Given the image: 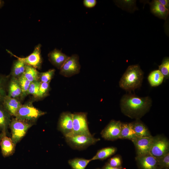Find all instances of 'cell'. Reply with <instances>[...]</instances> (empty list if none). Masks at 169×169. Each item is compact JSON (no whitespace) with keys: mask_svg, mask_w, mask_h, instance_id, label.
Here are the masks:
<instances>
[{"mask_svg":"<svg viewBox=\"0 0 169 169\" xmlns=\"http://www.w3.org/2000/svg\"><path fill=\"white\" fill-rule=\"evenodd\" d=\"M117 149L114 147H108L98 150L96 154L90 159L91 161L96 160H104L114 154Z\"/></svg>","mask_w":169,"mask_h":169,"instance_id":"cell-23","label":"cell"},{"mask_svg":"<svg viewBox=\"0 0 169 169\" xmlns=\"http://www.w3.org/2000/svg\"><path fill=\"white\" fill-rule=\"evenodd\" d=\"M96 0H84L83 2L84 6L89 8L94 7L96 5Z\"/></svg>","mask_w":169,"mask_h":169,"instance_id":"cell-35","label":"cell"},{"mask_svg":"<svg viewBox=\"0 0 169 169\" xmlns=\"http://www.w3.org/2000/svg\"><path fill=\"white\" fill-rule=\"evenodd\" d=\"M41 45L38 44L34 48L32 53L25 57H19L8 51L11 55L19 59L28 65L31 66L35 68H40L42 62V59L41 54Z\"/></svg>","mask_w":169,"mask_h":169,"instance_id":"cell-9","label":"cell"},{"mask_svg":"<svg viewBox=\"0 0 169 169\" xmlns=\"http://www.w3.org/2000/svg\"><path fill=\"white\" fill-rule=\"evenodd\" d=\"M159 169H168L169 168V152L157 159Z\"/></svg>","mask_w":169,"mask_h":169,"instance_id":"cell-33","label":"cell"},{"mask_svg":"<svg viewBox=\"0 0 169 169\" xmlns=\"http://www.w3.org/2000/svg\"><path fill=\"white\" fill-rule=\"evenodd\" d=\"M54 69H52L43 72L39 73V80L41 82L49 83L55 73Z\"/></svg>","mask_w":169,"mask_h":169,"instance_id":"cell-30","label":"cell"},{"mask_svg":"<svg viewBox=\"0 0 169 169\" xmlns=\"http://www.w3.org/2000/svg\"><path fill=\"white\" fill-rule=\"evenodd\" d=\"M39 72L37 69L26 65L25 71L23 74L24 77L31 82L39 80Z\"/></svg>","mask_w":169,"mask_h":169,"instance_id":"cell-25","label":"cell"},{"mask_svg":"<svg viewBox=\"0 0 169 169\" xmlns=\"http://www.w3.org/2000/svg\"><path fill=\"white\" fill-rule=\"evenodd\" d=\"M46 113L34 107L31 102H28L22 104L15 117L35 124L39 117Z\"/></svg>","mask_w":169,"mask_h":169,"instance_id":"cell-4","label":"cell"},{"mask_svg":"<svg viewBox=\"0 0 169 169\" xmlns=\"http://www.w3.org/2000/svg\"><path fill=\"white\" fill-rule=\"evenodd\" d=\"M158 1L166 8L168 9L169 1L168 0H158Z\"/></svg>","mask_w":169,"mask_h":169,"instance_id":"cell-36","label":"cell"},{"mask_svg":"<svg viewBox=\"0 0 169 169\" xmlns=\"http://www.w3.org/2000/svg\"><path fill=\"white\" fill-rule=\"evenodd\" d=\"M50 89L49 83L41 82L39 89L38 98L41 99L49 95Z\"/></svg>","mask_w":169,"mask_h":169,"instance_id":"cell-32","label":"cell"},{"mask_svg":"<svg viewBox=\"0 0 169 169\" xmlns=\"http://www.w3.org/2000/svg\"><path fill=\"white\" fill-rule=\"evenodd\" d=\"M67 143L72 148L75 149H82L94 145L100 140L93 135H70L65 137Z\"/></svg>","mask_w":169,"mask_h":169,"instance_id":"cell-5","label":"cell"},{"mask_svg":"<svg viewBox=\"0 0 169 169\" xmlns=\"http://www.w3.org/2000/svg\"><path fill=\"white\" fill-rule=\"evenodd\" d=\"M147 80L150 85L153 87L161 85L164 80V77L158 69L151 71L147 77Z\"/></svg>","mask_w":169,"mask_h":169,"instance_id":"cell-24","label":"cell"},{"mask_svg":"<svg viewBox=\"0 0 169 169\" xmlns=\"http://www.w3.org/2000/svg\"><path fill=\"white\" fill-rule=\"evenodd\" d=\"M144 72L138 64L128 67L119 82L120 88L129 92L139 88L141 85Z\"/></svg>","mask_w":169,"mask_h":169,"instance_id":"cell-2","label":"cell"},{"mask_svg":"<svg viewBox=\"0 0 169 169\" xmlns=\"http://www.w3.org/2000/svg\"><path fill=\"white\" fill-rule=\"evenodd\" d=\"M158 70L161 72L164 77V80L168 79L169 77V59L165 58L161 64L159 66Z\"/></svg>","mask_w":169,"mask_h":169,"instance_id":"cell-29","label":"cell"},{"mask_svg":"<svg viewBox=\"0 0 169 169\" xmlns=\"http://www.w3.org/2000/svg\"><path fill=\"white\" fill-rule=\"evenodd\" d=\"M2 104L4 108L11 116L14 117L22 105L20 100L7 95L4 98Z\"/></svg>","mask_w":169,"mask_h":169,"instance_id":"cell-17","label":"cell"},{"mask_svg":"<svg viewBox=\"0 0 169 169\" xmlns=\"http://www.w3.org/2000/svg\"><path fill=\"white\" fill-rule=\"evenodd\" d=\"M151 10L155 16L162 19H166L169 13L168 9L160 3L158 0L152 1L151 3Z\"/></svg>","mask_w":169,"mask_h":169,"instance_id":"cell-19","label":"cell"},{"mask_svg":"<svg viewBox=\"0 0 169 169\" xmlns=\"http://www.w3.org/2000/svg\"><path fill=\"white\" fill-rule=\"evenodd\" d=\"M137 137L132 123H121L120 139H127L132 141Z\"/></svg>","mask_w":169,"mask_h":169,"instance_id":"cell-20","label":"cell"},{"mask_svg":"<svg viewBox=\"0 0 169 169\" xmlns=\"http://www.w3.org/2000/svg\"><path fill=\"white\" fill-rule=\"evenodd\" d=\"M102 169H122L121 167H112L107 163L104 166Z\"/></svg>","mask_w":169,"mask_h":169,"instance_id":"cell-37","label":"cell"},{"mask_svg":"<svg viewBox=\"0 0 169 169\" xmlns=\"http://www.w3.org/2000/svg\"><path fill=\"white\" fill-rule=\"evenodd\" d=\"M11 116L0 103V131L8 133Z\"/></svg>","mask_w":169,"mask_h":169,"instance_id":"cell-18","label":"cell"},{"mask_svg":"<svg viewBox=\"0 0 169 169\" xmlns=\"http://www.w3.org/2000/svg\"><path fill=\"white\" fill-rule=\"evenodd\" d=\"M5 134H7H7L5 132H1V133H0V142L3 136Z\"/></svg>","mask_w":169,"mask_h":169,"instance_id":"cell-38","label":"cell"},{"mask_svg":"<svg viewBox=\"0 0 169 169\" xmlns=\"http://www.w3.org/2000/svg\"><path fill=\"white\" fill-rule=\"evenodd\" d=\"M4 2L3 1L0 0V8H1L4 5Z\"/></svg>","mask_w":169,"mask_h":169,"instance_id":"cell-39","label":"cell"},{"mask_svg":"<svg viewBox=\"0 0 169 169\" xmlns=\"http://www.w3.org/2000/svg\"><path fill=\"white\" fill-rule=\"evenodd\" d=\"M35 124L15 117L11 119L9 125L11 138L16 145L26 135L28 130Z\"/></svg>","mask_w":169,"mask_h":169,"instance_id":"cell-3","label":"cell"},{"mask_svg":"<svg viewBox=\"0 0 169 169\" xmlns=\"http://www.w3.org/2000/svg\"><path fill=\"white\" fill-rule=\"evenodd\" d=\"M23 61L18 59L13 63L10 76L18 79L23 74L26 66Z\"/></svg>","mask_w":169,"mask_h":169,"instance_id":"cell-22","label":"cell"},{"mask_svg":"<svg viewBox=\"0 0 169 169\" xmlns=\"http://www.w3.org/2000/svg\"><path fill=\"white\" fill-rule=\"evenodd\" d=\"M152 137H137L132 141L135 147L136 156H142L149 154Z\"/></svg>","mask_w":169,"mask_h":169,"instance_id":"cell-12","label":"cell"},{"mask_svg":"<svg viewBox=\"0 0 169 169\" xmlns=\"http://www.w3.org/2000/svg\"><path fill=\"white\" fill-rule=\"evenodd\" d=\"M10 78L9 76L0 74V103L7 95V86Z\"/></svg>","mask_w":169,"mask_h":169,"instance_id":"cell-27","label":"cell"},{"mask_svg":"<svg viewBox=\"0 0 169 169\" xmlns=\"http://www.w3.org/2000/svg\"><path fill=\"white\" fill-rule=\"evenodd\" d=\"M152 103V100L149 96L141 97L130 92L122 96L120 106L125 115L137 120L148 111Z\"/></svg>","mask_w":169,"mask_h":169,"instance_id":"cell-1","label":"cell"},{"mask_svg":"<svg viewBox=\"0 0 169 169\" xmlns=\"http://www.w3.org/2000/svg\"><path fill=\"white\" fill-rule=\"evenodd\" d=\"M7 95L19 100L22 99V91L18 79L10 76L8 84Z\"/></svg>","mask_w":169,"mask_h":169,"instance_id":"cell-16","label":"cell"},{"mask_svg":"<svg viewBox=\"0 0 169 169\" xmlns=\"http://www.w3.org/2000/svg\"><path fill=\"white\" fill-rule=\"evenodd\" d=\"M107 164L110 166L115 167H121V160L119 156H114L110 158Z\"/></svg>","mask_w":169,"mask_h":169,"instance_id":"cell-34","label":"cell"},{"mask_svg":"<svg viewBox=\"0 0 169 169\" xmlns=\"http://www.w3.org/2000/svg\"><path fill=\"white\" fill-rule=\"evenodd\" d=\"M40 82L39 80L31 82L28 90V95H31L35 98H38Z\"/></svg>","mask_w":169,"mask_h":169,"instance_id":"cell-31","label":"cell"},{"mask_svg":"<svg viewBox=\"0 0 169 169\" xmlns=\"http://www.w3.org/2000/svg\"><path fill=\"white\" fill-rule=\"evenodd\" d=\"M134 131L137 137H151L152 136L146 125L139 119L132 123Z\"/></svg>","mask_w":169,"mask_h":169,"instance_id":"cell-21","label":"cell"},{"mask_svg":"<svg viewBox=\"0 0 169 169\" xmlns=\"http://www.w3.org/2000/svg\"><path fill=\"white\" fill-rule=\"evenodd\" d=\"M73 113L64 112L60 115L57 125V128L64 136L69 135L73 129Z\"/></svg>","mask_w":169,"mask_h":169,"instance_id":"cell-11","label":"cell"},{"mask_svg":"<svg viewBox=\"0 0 169 169\" xmlns=\"http://www.w3.org/2000/svg\"><path fill=\"white\" fill-rule=\"evenodd\" d=\"M18 80L22 91V99L28 95V90L31 82L25 78L23 75L19 77Z\"/></svg>","mask_w":169,"mask_h":169,"instance_id":"cell-28","label":"cell"},{"mask_svg":"<svg viewBox=\"0 0 169 169\" xmlns=\"http://www.w3.org/2000/svg\"><path fill=\"white\" fill-rule=\"evenodd\" d=\"M169 142L161 136L152 137L149 154L158 159L169 152Z\"/></svg>","mask_w":169,"mask_h":169,"instance_id":"cell-7","label":"cell"},{"mask_svg":"<svg viewBox=\"0 0 169 169\" xmlns=\"http://www.w3.org/2000/svg\"><path fill=\"white\" fill-rule=\"evenodd\" d=\"M87 115V113L84 112H74L73 113L72 131L68 136L76 135H92L89 129Z\"/></svg>","mask_w":169,"mask_h":169,"instance_id":"cell-6","label":"cell"},{"mask_svg":"<svg viewBox=\"0 0 169 169\" xmlns=\"http://www.w3.org/2000/svg\"><path fill=\"white\" fill-rule=\"evenodd\" d=\"M15 144L11 138L5 134L3 136L0 142L1 153L3 156L7 157L12 156L15 151Z\"/></svg>","mask_w":169,"mask_h":169,"instance_id":"cell-15","label":"cell"},{"mask_svg":"<svg viewBox=\"0 0 169 169\" xmlns=\"http://www.w3.org/2000/svg\"><path fill=\"white\" fill-rule=\"evenodd\" d=\"M121 124L120 121L111 120L101 131L102 137L111 141L120 139Z\"/></svg>","mask_w":169,"mask_h":169,"instance_id":"cell-10","label":"cell"},{"mask_svg":"<svg viewBox=\"0 0 169 169\" xmlns=\"http://www.w3.org/2000/svg\"><path fill=\"white\" fill-rule=\"evenodd\" d=\"M49 60L51 64L60 69L69 56L57 49L50 51L48 54Z\"/></svg>","mask_w":169,"mask_h":169,"instance_id":"cell-13","label":"cell"},{"mask_svg":"<svg viewBox=\"0 0 169 169\" xmlns=\"http://www.w3.org/2000/svg\"><path fill=\"white\" fill-rule=\"evenodd\" d=\"M136 159L141 169H159L157 159L150 154L136 156Z\"/></svg>","mask_w":169,"mask_h":169,"instance_id":"cell-14","label":"cell"},{"mask_svg":"<svg viewBox=\"0 0 169 169\" xmlns=\"http://www.w3.org/2000/svg\"><path fill=\"white\" fill-rule=\"evenodd\" d=\"M91 161L90 159L76 158L69 160L68 163L73 169H85Z\"/></svg>","mask_w":169,"mask_h":169,"instance_id":"cell-26","label":"cell"},{"mask_svg":"<svg viewBox=\"0 0 169 169\" xmlns=\"http://www.w3.org/2000/svg\"><path fill=\"white\" fill-rule=\"evenodd\" d=\"M79 59L77 54L69 56L59 69L60 74L65 77H70L79 74L81 68Z\"/></svg>","mask_w":169,"mask_h":169,"instance_id":"cell-8","label":"cell"}]
</instances>
